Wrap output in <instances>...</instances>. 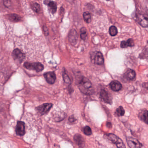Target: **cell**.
<instances>
[{"label":"cell","mask_w":148,"mask_h":148,"mask_svg":"<svg viewBox=\"0 0 148 148\" xmlns=\"http://www.w3.org/2000/svg\"><path fill=\"white\" fill-rule=\"evenodd\" d=\"M78 87L82 93L85 94H89L92 93V84L88 79L83 77L78 84Z\"/></svg>","instance_id":"6da1fadb"},{"label":"cell","mask_w":148,"mask_h":148,"mask_svg":"<svg viewBox=\"0 0 148 148\" xmlns=\"http://www.w3.org/2000/svg\"><path fill=\"white\" fill-rule=\"evenodd\" d=\"M24 67L30 70H35L37 72H40L44 69V66L40 63L26 62L24 63Z\"/></svg>","instance_id":"7a4b0ae2"},{"label":"cell","mask_w":148,"mask_h":148,"mask_svg":"<svg viewBox=\"0 0 148 148\" xmlns=\"http://www.w3.org/2000/svg\"><path fill=\"white\" fill-rule=\"evenodd\" d=\"M108 138L113 143L115 144L118 148H126L125 144L121 139L114 134H110L108 135Z\"/></svg>","instance_id":"3957f363"},{"label":"cell","mask_w":148,"mask_h":148,"mask_svg":"<svg viewBox=\"0 0 148 148\" xmlns=\"http://www.w3.org/2000/svg\"><path fill=\"white\" fill-rule=\"evenodd\" d=\"M52 107H53V104L52 103H44L37 107L36 108V110L40 114L43 115L47 114Z\"/></svg>","instance_id":"277c9868"},{"label":"cell","mask_w":148,"mask_h":148,"mask_svg":"<svg viewBox=\"0 0 148 148\" xmlns=\"http://www.w3.org/2000/svg\"><path fill=\"white\" fill-rule=\"evenodd\" d=\"M12 56L14 60L19 63H21L25 59V54L18 49H16L12 53Z\"/></svg>","instance_id":"5b68a950"},{"label":"cell","mask_w":148,"mask_h":148,"mask_svg":"<svg viewBox=\"0 0 148 148\" xmlns=\"http://www.w3.org/2000/svg\"><path fill=\"white\" fill-rule=\"evenodd\" d=\"M137 22L144 28L148 27V15L145 14H137L136 16Z\"/></svg>","instance_id":"8992f818"},{"label":"cell","mask_w":148,"mask_h":148,"mask_svg":"<svg viewBox=\"0 0 148 148\" xmlns=\"http://www.w3.org/2000/svg\"><path fill=\"white\" fill-rule=\"evenodd\" d=\"M127 142L130 148H141L142 144L135 138L132 137H127Z\"/></svg>","instance_id":"52a82bcc"},{"label":"cell","mask_w":148,"mask_h":148,"mask_svg":"<svg viewBox=\"0 0 148 148\" xmlns=\"http://www.w3.org/2000/svg\"><path fill=\"white\" fill-rule=\"evenodd\" d=\"M94 57H92L94 60V63L97 65H101L104 63V58L101 52H96L94 54Z\"/></svg>","instance_id":"ba28073f"},{"label":"cell","mask_w":148,"mask_h":148,"mask_svg":"<svg viewBox=\"0 0 148 148\" xmlns=\"http://www.w3.org/2000/svg\"><path fill=\"white\" fill-rule=\"evenodd\" d=\"M16 135L20 136H23L25 133V124L22 121H18L16 128Z\"/></svg>","instance_id":"9c48e42d"},{"label":"cell","mask_w":148,"mask_h":148,"mask_svg":"<svg viewBox=\"0 0 148 148\" xmlns=\"http://www.w3.org/2000/svg\"><path fill=\"white\" fill-rule=\"evenodd\" d=\"M44 76L48 83L53 84L55 82L56 76L54 72H47L44 74Z\"/></svg>","instance_id":"30bf717a"},{"label":"cell","mask_w":148,"mask_h":148,"mask_svg":"<svg viewBox=\"0 0 148 148\" xmlns=\"http://www.w3.org/2000/svg\"><path fill=\"white\" fill-rule=\"evenodd\" d=\"M100 97L106 103L112 104V99L108 93L104 89H102L101 90L100 92Z\"/></svg>","instance_id":"8fae6325"},{"label":"cell","mask_w":148,"mask_h":148,"mask_svg":"<svg viewBox=\"0 0 148 148\" xmlns=\"http://www.w3.org/2000/svg\"><path fill=\"white\" fill-rule=\"evenodd\" d=\"M77 38L78 35L76 31L75 30H71L69 35V40L70 43L73 45H75L77 42Z\"/></svg>","instance_id":"7c38bea8"},{"label":"cell","mask_w":148,"mask_h":148,"mask_svg":"<svg viewBox=\"0 0 148 148\" xmlns=\"http://www.w3.org/2000/svg\"><path fill=\"white\" fill-rule=\"evenodd\" d=\"M74 140L75 142L78 145L79 147L83 148L85 145L84 139L82 135L79 134H77L75 135L74 137Z\"/></svg>","instance_id":"4fadbf2b"},{"label":"cell","mask_w":148,"mask_h":148,"mask_svg":"<svg viewBox=\"0 0 148 148\" xmlns=\"http://www.w3.org/2000/svg\"><path fill=\"white\" fill-rule=\"evenodd\" d=\"M124 76L129 81H134L135 79L136 74L135 71L130 69L127 70L124 74Z\"/></svg>","instance_id":"5bb4252c"},{"label":"cell","mask_w":148,"mask_h":148,"mask_svg":"<svg viewBox=\"0 0 148 148\" xmlns=\"http://www.w3.org/2000/svg\"><path fill=\"white\" fill-rule=\"evenodd\" d=\"M138 117L141 120L148 125V110L147 109L142 110L138 115Z\"/></svg>","instance_id":"9a60e30c"},{"label":"cell","mask_w":148,"mask_h":148,"mask_svg":"<svg viewBox=\"0 0 148 148\" xmlns=\"http://www.w3.org/2000/svg\"><path fill=\"white\" fill-rule=\"evenodd\" d=\"M44 3L48 6L49 9L53 14L56 12L57 10V5L53 1H44Z\"/></svg>","instance_id":"2e32d148"},{"label":"cell","mask_w":148,"mask_h":148,"mask_svg":"<svg viewBox=\"0 0 148 148\" xmlns=\"http://www.w3.org/2000/svg\"><path fill=\"white\" fill-rule=\"evenodd\" d=\"M110 88L114 91H118L122 88V85L121 83L117 81H112L110 84Z\"/></svg>","instance_id":"e0dca14e"},{"label":"cell","mask_w":148,"mask_h":148,"mask_svg":"<svg viewBox=\"0 0 148 148\" xmlns=\"http://www.w3.org/2000/svg\"><path fill=\"white\" fill-rule=\"evenodd\" d=\"M7 17L8 18L12 21L17 22L21 20V17L15 14H10L8 15Z\"/></svg>","instance_id":"ac0fdd59"},{"label":"cell","mask_w":148,"mask_h":148,"mask_svg":"<svg viewBox=\"0 0 148 148\" xmlns=\"http://www.w3.org/2000/svg\"><path fill=\"white\" fill-rule=\"evenodd\" d=\"M125 114V110L122 106H120L116 109L115 111V114L118 116H123Z\"/></svg>","instance_id":"d6986e66"},{"label":"cell","mask_w":148,"mask_h":148,"mask_svg":"<svg viewBox=\"0 0 148 148\" xmlns=\"http://www.w3.org/2000/svg\"><path fill=\"white\" fill-rule=\"evenodd\" d=\"M83 18L84 21L87 23H90L91 21V15L89 12H84L83 14Z\"/></svg>","instance_id":"ffe728a7"},{"label":"cell","mask_w":148,"mask_h":148,"mask_svg":"<svg viewBox=\"0 0 148 148\" xmlns=\"http://www.w3.org/2000/svg\"><path fill=\"white\" fill-rule=\"evenodd\" d=\"M118 33L116 27L112 26L109 28V34L111 36H115Z\"/></svg>","instance_id":"44dd1931"},{"label":"cell","mask_w":148,"mask_h":148,"mask_svg":"<svg viewBox=\"0 0 148 148\" xmlns=\"http://www.w3.org/2000/svg\"><path fill=\"white\" fill-rule=\"evenodd\" d=\"M31 8L36 13H38L40 9V5L36 2H33L31 3Z\"/></svg>","instance_id":"7402d4cb"},{"label":"cell","mask_w":148,"mask_h":148,"mask_svg":"<svg viewBox=\"0 0 148 148\" xmlns=\"http://www.w3.org/2000/svg\"><path fill=\"white\" fill-rule=\"evenodd\" d=\"M84 133L86 135L90 136L92 134L91 129L90 128L89 126H86L84 128Z\"/></svg>","instance_id":"603a6c76"},{"label":"cell","mask_w":148,"mask_h":148,"mask_svg":"<svg viewBox=\"0 0 148 148\" xmlns=\"http://www.w3.org/2000/svg\"><path fill=\"white\" fill-rule=\"evenodd\" d=\"M63 79L64 80V81L67 84H70L71 83V81H70V78L69 76H68L67 74L66 73H63Z\"/></svg>","instance_id":"cb8c5ba5"},{"label":"cell","mask_w":148,"mask_h":148,"mask_svg":"<svg viewBox=\"0 0 148 148\" xmlns=\"http://www.w3.org/2000/svg\"><path fill=\"white\" fill-rule=\"evenodd\" d=\"M128 47H133L134 46V41L133 39H129L127 41Z\"/></svg>","instance_id":"d4e9b609"},{"label":"cell","mask_w":148,"mask_h":148,"mask_svg":"<svg viewBox=\"0 0 148 148\" xmlns=\"http://www.w3.org/2000/svg\"><path fill=\"white\" fill-rule=\"evenodd\" d=\"M121 47L123 48H127V47H128L127 42L126 41H122L121 43Z\"/></svg>","instance_id":"484cf974"},{"label":"cell","mask_w":148,"mask_h":148,"mask_svg":"<svg viewBox=\"0 0 148 148\" xmlns=\"http://www.w3.org/2000/svg\"><path fill=\"white\" fill-rule=\"evenodd\" d=\"M43 29L45 35H48L49 34V33L48 30V28H47V27H46V26H43Z\"/></svg>","instance_id":"4316f807"},{"label":"cell","mask_w":148,"mask_h":148,"mask_svg":"<svg viewBox=\"0 0 148 148\" xmlns=\"http://www.w3.org/2000/svg\"><path fill=\"white\" fill-rule=\"evenodd\" d=\"M86 37H87V35H86V33L81 34V38H82V40H85V39H86Z\"/></svg>","instance_id":"83f0119b"},{"label":"cell","mask_w":148,"mask_h":148,"mask_svg":"<svg viewBox=\"0 0 148 148\" xmlns=\"http://www.w3.org/2000/svg\"><path fill=\"white\" fill-rule=\"evenodd\" d=\"M81 34H84L86 33V29L85 28H82L81 29Z\"/></svg>","instance_id":"f1b7e54d"},{"label":"cell","mask_w":148,"mask_h":148,"mask_svg":"<svg viewBox=\"0 0 148 148\" xmlns=\"http://www.w3.org/2000/svg\"><path fill=\"white\" fill-rule=\"evenodd\" d=\"M69 121L70 123H73L75 121V118L73 117H70L69 119Z\"/></svg>","instance_id":"f546056e"},{"label":"cell","mask_w":148,"mask_h":148,"mask_svg":"<svg viewBox=\"0 0 148 148\" xmlns=\"http://www.w3.org/2000/svg\"><path fill=\"white\" fill-rule=\"evenodd\" d=\"M144 87L146 88L147 89H148V83H144L143 85Z\"/></svg>","instance_id":"4dcf8cb0"},{"label":"cell","mask_w":148,"mask_h":148,"mask_svg":"<svg viewBox=\"0 0 148 148\" xmlns=\"http://www.w3.org/2000/svg\"><path fill=\"white\" fill-rule=\"evenodd\" d=\"M147 43H148V42H147Z\"/></svg>","instance_id":"1f68e13d"}]
</instances>
